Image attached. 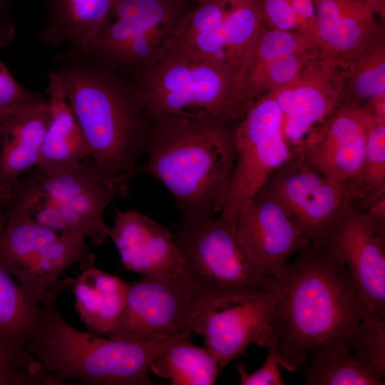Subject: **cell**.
I'll list each match as a JSON object with an SVG mask.
<instances>
[{
  "mask_svg": "<svg viewBox=\"0 0 385 385\" xmlns=\"http://www.w3.org/2000/svg\"><path fill=\"white\" fill-rule=\"evenodd\" d=\"M270 95L279 107L286 140L296 152L308 133L344 101V71L320 55L309 60L298 77Z\"/></svg>",
  "mask_w": 385,
  "mask_h": 385,
  "instance_id": "16",
  "label": "cell"
},
{
  "mask_svg": "<svg viewBox=\"0 0 385 385\" xmlns=\"http://www.w3.org/2000/svg\"><path fill=\"white\" fill-rule=\"evenodd\" d=\"M277 278L281 292L270 327L289 371H302L322 344L346 339L360 324L365 307L344 263L326 245L297 252Z\"/></svg>",
  "mask_w": 385,
  "mask_h": 385,
  "instance_id": "1",
  "label": "cell"
},
{
  "mask_svg": "<svg viewBox=\"0 0 385 385\" xmlns=\"http://www.w3.org/2000/svg\"><path fill=\"white\" fill-rule=\"evenodd\" d=\"M0 128H1V122H0Z\"/></svg>",
  "mask_w": 385,
  "mask_h": 385,
  "instance_id": "40",
  "label": "cell"
},
{
  "mask_svg": "<svg viewBox=\"0 0 385 385\" xmlns=\"http://www.w3.org/2000/svg\"><path fill=\"white\" fill-rule=\"evenodd\" d=\"M289 1L301 22L303 30L314 35L317 21L315 0H289Z\"/></svg>",
  "mask_w": 385,
  "mask_h": 385,
  "instance_id": "35",
  "label": "cell"
},
{
  "mask_svg": "<svg viewBox=\"0 0 385 385\" xmlns=\"http://www.w3.org/2000/svg\"><path fill=\"white\" fill-rule=\"evenodd\" d=\"M195 2L197 1V0H193Z\"/></svg>",
  "mask_w": 385,
  "mask_h": 385,
  "instance_id": "39",
  "label": "cell"
},
{
  "mask_svg": "<svg viewBox=\"0 0 385 385\" xmlns=\"http://www.w3.org/2000/svg\"><path fill=\"white\" fill-rule=\"evenodd\" d=\"M344 263L367 312L385 317V232L356 200L346 207L324 243Z\"/></svg>",
  "mask_w": 385,
  "mask_h": 385,
  "instance_id": "15",
  "label": "cell"
},
{
  "mask_svg": "<svg viewBox=\"0 0 385 385\" xmlns=\"http://www.w3.org/2000/svg\"><path fill=\"white\" fill-rule=\"evenodd\" d=\"M266 359L262 366L254 372L250 373L245 369L243 362L236 364L240 385H284L282 378L279 366L281 359L277 346L274 342L267 347Z\"/></svg>",
  "mask_w": 385,
  "mask_h": 385,
  "instance_id": "33",
  "label": "cell"
},
{
  "mask_svg": "<svg viewBox=\"0 0 385 385\" xmlns=\"http://www.w3.org/2000/svg\"><path fill=\"white\" fill-rule=\"evenodd\" d=\"M264 187L280 202L310 245H324L346 207L354 200L346 188L326 178L298 153Z\"/></svg>",
  "mask_w": 385,
  "mask_h": 385,
  "instance_id": "13",
  "label": "cell"
},
{
  "mask_svg": "<svg viewBox=\"0 0 385 385\" xmlns=\"http://www.w3.org/2000/svg\"><path fill=\"white\" fill-rule=\"evenodd\" d=\"M149 367L155 375L170 379L173 385H212L220 371L205 348L195 345L190 336H178L150 342Z\"/></svg>",
  "mask_w": 385,
  "mask_h": 385,
  "instance_id": "26",
  "label": "cell"
},
{
  "mask_svg": "<svg viewBox=\"0 0 385 385\" xmlns=\"http://www.w3.org/2000/svg\"><path fill=\"white\" fill-rule=\"evenodd\" d=\"M201 298L183 274L128 282L125 307L108 337L142 342L192 337Z\"/></svg>",
  "mask_w": 385,
  "mask_h": 385,
  "instance_id": "10",
  "label": "cell"
},
{
  "mask_svg": "<svg viewBox=\"0 0 385 385\" xmlns=\"http://www.w3.org/2000/svg\"><path fill=\"white\" fill-rule=\"evenodd\" d=\"M385 192V120L374 117L368 133L356 200L364 208Z\"/></svg>",
  "mask_w": 385,
  "mask_h": 385,
  "instance_id": "30",
  "label": "cell"
},
{
  "mask_svg": "<svg viewBox=\"0 0 385 385\" xmlns=\"http://www.w3.org/2000/svg\"><path fill=\"white\" fill-rule=\"evenodd\" d=\"M314 32L320 56L345 71L371 43L384 36L375 14L378 0H315Z\"/></svg>",
  "mask_w": 385,
  "mask_h": 385,
  "instance_id": "19",
  "label": "cell"
},
{
  "mask_svg": "<svg viewBox=\"0 0 385 385\" xmlns=\"http://www.w3.org/2000/svg\"><path fill=\"white\" fill-rule=\"evenodd\" d=\"M147 160L134 175L160 181L182 217L220 215L235 159V126L215 119H151Z\"/></svg>",
  "mask_w": 385,
  "mask_h": 385,
  "instance_id": "3",
  "label": "cell"
},
{
  "mask_svg": "<svg viewBox=\"0 0 385 385\" xmlns=\"http://www.w3.org/2000/svg\"><path fill=\"white\" fill-rule=\"evenodd\" d=\"M262 27L257 0H232L223 19L212 29L163 46L186 49L224 63L235 74L242 96L247 65Z\"/></svg>",
  "mask_w": 385,
  "mask_h": 385,
  "instance_id": "20",
  "label": "cell"
},
{
  "mask_svg": "<svg viewBox=\"0 0 385 385\" xmlns=\"http://www.w3.org/2000/svg\"><path fill=\"white\" fill-rule=\"evenodd\" d=\"M79 267L73 286L76 310L90 332L108 336L125 307L128 282L95 264Z\"/></svg>",
  "mask_w": 385,
  "mask_h": 385,
  "instance_id": "25",
  "label": "cell"
},
{
  "mask_svg": "<svg viewBox=\"0 0 385 385\" xmlns=\"http://www.w3.org/2000/svg\"><path fill=\"white\" fill-rule=\"evenodd\" d=\"M47 94L49 120L34 168L51 172L83 161L89 158L90 150L60 80L53 71L48 78Z\"/></svg>",
  "mask_w": 385,
  "mask_h": 385,
  "instance_id": "22",
  "label": "cell"
},
{
  "mask_svg": "<svg viewBox=\"0 0 385 385\" xmlns=\"http://www.w3.org/2000/svg\"><path fill=\"white\" fill-rule=\"evenodd\" d=\"M16 26L6 9L0 8V48L10 46L15 38Z\"/></svg>",
  "mask_w": 385,
  "mask_h": 385,
  "instance_id": "36",
  "label": "cell"
},
{
  "mask_svg": "<svg viewBox=\"0 0 385 385\" xmlns=\"http://www.w3.org/2000/svg\"><path fill=\"white\" fill-rule=\"evenodd\" d=\"M373 120L366 107L343 102L308 133L296 153L326 178L346 188L356 200Z\"/></svg>",
  "mask_w": 385,
  "mask_h": 385,
  "instance_id": "14",
  "label": "cell"
},
{
  "mask_svg": "<svg viewBox=\"0 0 385 385\" xmlns=\"http://www.w3.org/2000/svg\"><path fill=\"white\" fill-rule=\"evenodd\" d=\"M48 120L46 98L1 122L0 189L11 191L19 178L37 165Z\"/></svg>",
  "mask_w": 385,
  "mask_h": 385,
  "instance_id": "21",
  "label": "cell"
},
{
  "mask_svg": "<svg viewBox=\"0 0 385 385\" xmlns=\"http://www.w3.org/2000/svg\"><path fill=\"white\" fill-rule=\"evenodd\" d=\"M385 96L384 36L371 43L344 71V103L364 106Z\"/></svg>",
  "mask_w": 385,
  "mask_h": 385,
  "instance_id": "28",
  "label": "cell"
},
{
  "mask_svg": "<svg viewBox=\"0 0 385 385\" xmlns=\"http://www.w3.org/2000/svg\"><path fill=\"white\" fill-rule=\"evenodd\" d=\"M48 23L40 32L47 45L91 43L111 23L118 0H45Z\"/></svg>",
  "mask_w": 385,
  "mask_h": 385,
  "instance_id": "23",
  "label": "cell"
},
{
  "mask_svg": "<svg viewBox=\"0 0 385 385\" xmlns=\"http://www.w3.org/2000/svg\"><path fill=\"white\" fill-rule=\"evenodd\" d=\"M345 341L363 368L379 379L385 378V317L364 311L360 324Z\"/></svg>",
  "mask_w": 385,
  "mask_h": 385,
  "instance_id": "29",
  "label": "cell"
},
{
  "mask_svg": "<svg viewBox=\"0 0 385 385\" xmlns=\"http://www.w3.org/2000/svg\"><path fill=\"white\" fill-rule=\"evenodd\" d=\"M109 237L130 270L152 277L184 272L185 260L170 231L138 211L115 209Z\"/></svg>",
  "mask_w": 385,
  "mask_h": 385,
  "instance_id": "18",
  "label": "cell"
},
{
  "mask_svg": "<svg viewBox=\"0 0 385 385\" xmlns=\"http://www.w3.org/2000/svg\"><path fill=\"white\" fill-rule=\"evenodd\" d=\"M174 238L185 260L183 275L202 297L250 295L274 285L275 278L251 262L236 227L220 215L181 217L174 227Z\"/></svg>",
  "mask_w": 385,
  "mask_h": 385,
  "instance_id": "7",
  "label": "cell"
},
{
  "mask_svg": "<svg viewBox=\"0 0 385 385\" xmlns=\"http://www.w3.org/2000/svg\"><path fill=\"white\" fill-rule=\"evenodd\" d=\"M128 194V183L108 177L88 158L59 170H28L11 190L6 215L30 218L61 235L98 245L109 237L106 209Z\"/></svg>",
  "mask_w": 385,
  "mask_h": 385,
  "instance_id": "6",
  "label": "cell"
},
{
  "mask_svg": "<svg viewBox=\"0 0 385 385\" xmlns=\"http://www.w3.org/2000/svg\"><path fill=\"white\" fill-rule=\"evenodd\" d=\"M10 0H0V8L6 9L7 4Z\"/></svg>",
  "mask_w": 385,
  "mask_h": 385,
  "instance_id": "38",
  "label": "cell"
},
{
  "mask_svg": "<svg viewBox=\"0 0 385 385\" xmlns=\"http://www.w3.org/2000/svg\"><path fill=\"white\" fill-rule=\"evenodd\" d=\"M235 159L220 216L236 227L245 203L294 154L283 131L282 111L266 94L255 101L235 126Z\"/></svg>",
  "mask_w": 385,
  "mask_h": 385,
  "instance_id": "9",
  "label": "cell"
},
{
  "mask_svg": "<svg viewBox=\"0 0 385 385\" xmlns=\"http://www.w3.org/2000/svg\"><path fill=\"white\" fill-rule=\"evenodd\" d=\"M85 239L61 235L34 220L6 216L0 232V262L36 304H41L66 279L60 276L71 266L95 264Z\"/></svg>",
  "mask_w": 385,
  "mask_h": 385,
  "instance_id": "8",
  "label": "cell"
},
{
  "mask_svg": "<svg viewBox=\"0 0 385 385\" xmlns=\"http://www.w3.org/2000/svg\"><path fill=\"white\" fill-rule=\"evenodd\" d=\"M0 385H51L47 376L18 366L0 354Z\"/></svg>",
  "mask_w": 385,
  "mask_h": 385,
  "instance_id": "34",
  "label": "cell"
},
{
  "mask_svg": "<svg viewBox=\"0 0 385 385\" xmlns=\"http://www.w3.org/2000/svg\"><path fill=\"white\" fill-rule=\"evenodd\" d=\"M11 191L0 189V232L6 222V210L9 202Z\"/></svg>",
  "mask_w": 385,
  "mask_h": 385,
  "instance_id": "37",
  "label": "cell"
},
{
  "mask_svg": "<svg viewBox=\"0 0 385 385\" xmlns=\"http://www.w3.org/2000/svg\"><path fill=\"white\" fill-rule=\"evenodd\" d=\"M111 62L90 45L71 46L53 59L68 102L90 150L109 178L128 183L146 154L151 120Z\"/></svg>",
  "mask_w": 385,
  "mask_h": 385,
  "instance_id": "2",
  "label": "cell"
},
{
  "mask_svg": "<svg viewBox=\"0 0 385 385\" xmlns=\"http://www.w3.org/2000/svg\"><path fill=\"white\" fill-rule=\"evenodd\" d=\"M132 87L150 120L215 119L236 124L247 110L226 64L180 48L161 47L136 72Z\"/></svg>",
  "mask_w": 385,
  "mask_h": 385,
  "instance_id": "5",
  "label": "cell"
},
{
  "mask_svg": "<svg viewBox=\"0 0 385 385\" xmlns=\"http://www.w3.org/2000/svg\"><path fill=\"white\" fill-rule=\"evenodd\" d=\"M302 370L305 385H381L384 380L369 373L354 357L344 339L322 344Z\"/></svg>",
  "mask_w": 385,
  "mask_h": 385,
  "instance_id": "27",
  "label": "cell"
},
{
  "mask_svg": "<svg viewBox=\"0 0 385 385\" xmlns=\"http://www.w3.org/2000/svg\"><path fill=\"white\" fill-rule=\"evenodd\" d=\"M187 0H118L113 17L91 43L116 65L147 64L192 9Z\"/></svg>",
  "mask_w": 385,
  "mask_h": 385,
  "instance_id": "12",
  "label": "cell"
},
{
  "mask_svg": "<svg viewBox=\"0 0 385 385\" xmlns=\"http://www.w3.org/2000/svg\"><path fill=\"white\" fill-rule=\"evenodd\" d=\"M61 292L41 303L27 352L52 385L78 379L92 385H152L149 376L150 342L103 337L81 331L58 312Z\"/></svg>",
  "mask_w": 385,
  "mask_h": 385,
  "instance_id": "4",
  "label": "cell"
},
{
  "mask_svg": "<svg viewBox=\"0 0 385 385\" xmlns=\"http://www.w3.org/2000/svg\"><path fill=\"white\" fill-rule=\"evenodd\" d=\"M236 231L251 262L273 278L279 275L291 257L310 245L283 205L265 187L242 208Z\"/></svg>",
  "mask_w": 385,
  "mask_h": 385,
  "instance_id": "17",
  "label": "cell"
},
{
  "mask_svg": "<svg viewBox=\"0 0 385 385\" xmlns=\"http://www.w3.org/2000/svg\"><path fill=\"white\" fill-rule=\"evenodd\" d=\"M257 4L263 26L282 31H304L289 0H257Z\"/></svg>",
  "mask_w": 385,
  "mask_h": 385,
  "instance_id": "32",
  "label": "cell"
},
{
  "mask_svg": "<svg viewBox=\"0 0 385 385\" xmlns=\"http://www.w3.org/2000/svg\"><path fill=\"white\" fill-rule=\"evenodd\" d=\"M46 99L25 88L0 59V122L19 109Z\"/></svg>",
  "mask_w": 385,
  "mask_h": 385,
  "instance_id": "31",
  "label": "cell"
},
{
  "mask_svg": "<svg viewBox=\"0 0 385 385\" xmlns=\"http://www.w3.org/2000/svg\"><path fill=\"white\" fill-rule=\"evenodd\" d=\"M280 292L275 278L273 287L264 292L200 299L193 330L203 337L204 347L217 361L220 370L243 354L250 344L267 348L273 342L270 324Z\"/></svg>",
  "mask_w": 385,
  "mask_h": 385,
  "instance_id": "11",
  "label": "cell"
},
{
  "mask_svg": "<svg viewBox=\"0 0 385 385\" xmlns=\"http://www.w3.org/2000/svg\"><path fill=\"white\" fill-rule=\"evenodd\" d=\"M41 304L32 302L0 262V354L18 366L41 369L26 347L36 325Z\"/></svg>",
  "mask_w": 385,
  "mask_h": 385,
  "instance_id": "24",
  "label": "cell"
}]
</instances>
